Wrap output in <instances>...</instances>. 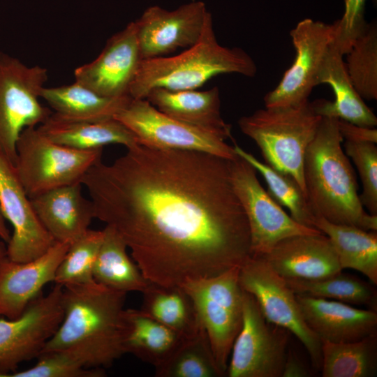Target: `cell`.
Returning a JSON list of instances; mask_svg holds the SVG:
<instances>
[{
	"label": "cell",
	"instance_id": "6da1fadb",
	"mask_svg": "<svg viewBox=\"0 0 377 377\" xmlns=\"http://www.w3.org/2000/svg\"><path fill=\"white\" fill-rule=\"evenodd\" d=\"M231 161L138 144L110 164L100 161L80 182L94 219L117 232L144 276L182 286L241 267L251 255Z\"/></svg>",
	"mask_w": 377,
	"mask_h": 377
},
{
	"label": "cell",
	"instance_id": "7a4b0ae2",
	"mask_svg": "<svg viewBox=\"0 0 377 377\" xmlns=\"http://www.w3.org/2000/svg\"><path fill=\"white\" fill-rule=\"evenodd\" d=\"M126 295L95 281L64 286L63 319L41 353L67 350L89 368L110 367L126 354Z\"/></svg>",
	"mask_w": 377,
	"mask_h": 377
},
{
	"label": "cell",
	"instance_id": "3957f363",
	"mask_svg": "<svg viewBox=\"0 0 377 377\" xmlns=\"http://www.w3.org/2000/svg\"><path fill=\"white\" fill-rule=\"evenodd\" d=\"M338 118L323 117L304 160L306 194L316 216L336 224L377 230V216L367 213L357 193L354 169L341 147Z\"/></svg>",
	"mask_w": 377,
	"mask_h": 377
},
{
	"label": "cell",
	"instance_id": "277c9868",
	"mask_svg": "<svg viewBox=\"0 0 377 377\" xmlns=\"http://www.w3.org/2000/svg\"><path fill=\"white\" fill-rule=\"evenodd\" d=\"M256 73L255 61L243 49L225 47L218 42L211 16L194 45L176 55L142 59L129 95L133 99H143L154 88L197 89L221 74L251 77Z\"/></svg>",
	"mask_w": 377,
	"mask_h": 377
},
{
	"label": "cell",
	"instance_id": "5b68a950",
	"mask_svg": "<svg viewBox=\"0 0 377 377\" xmlns=\"http://www.w3.org/2000/svg\"><path fill=\"white\" fill-rule=\"evenodd\" d=\"M322 118L307 100L297 105L257 110L242 117L238 125L258 145L265 163L293 177L306 193L304 156Z\"/></svg>",
	"mask_w": 377,
	"mask_h": 377
},
{
	"label": "cell",
	"instance_id": "8992f818",
	"mask_svg": "<svg viewBox=\"0 0 377 377\" xmlns=\"http://www.w3.org/2000/svg\"><path fill=\"white\" fill-rule=\"evenodd\" d=\"M103 148L81 150L57 143L38 126L27 127L16 144L15 167L31 198L47 191L80 181L101 161Z\"/></svg>",
	"mask_w": 377,
	"mask_h": 377
},
{
	"label": "cell",
	"instance_id": "52a82bcc",
	"mask_svg": "<svg viewBox=\"0 0 377 377\" xmlns=\"http://www.w3.org/2000/svg\"><path fill=\"white\" fill-rule=\"evenodd\" d=\"M47 69L27 66L0 50V149L14 163L22 131L43 124L52 113L40 102Z\"/></svg>",
	"mask_w": 377,
	"mask_h": 377
},
{
	"label": "cell",
	"instance_id": "ba28073f",
	"mask_svg": "<svg viewBox=\"0 0 377 377\" xmlns=\"http://www.w3.org/2000/svg\"><path fill=\"white\" fill-rule=\"evenodd\" d=\"M239 268L182 286L194 302L222 376L242 325L244 290L239 281Z\"/></svg>",
	"mask_w": 377,
	"mask_h": 377
},
{
	"label": "cell",
	"instance_id": "9c48e42d",
	"mask_svg": "<svg viewBox=\"0 0 377 377\" xmlns=\"http://www.w3.org/2000/svg\"><path fill=\"white\" fill-rule=\"evenodd\" d=\"M242 288L253 296L269 323L294 334L307 351L311 366L320 370L322 341L306 324L296 294L261 256H251L240 267Z\"/></svg>",
	"mask_w": 377,
	"mask_h": 377
},
{
	"label": "cell",
	"instance_id": "30bf717a",
	"mask_svg": "<svg viewBox=\"0 0 377 377\" xmlns=\"http://www.w3.org/2000/svg\"><path fill=\"white\" fill-rule=\"evenodd\" d=\"M230 171L233 188L248 221L251 256H263L288 237L321 233L288 215L261 186L257 170L245 159L237 156L232 160Z\"/></svg>",
	"mask_w": 377,
	"mask_h": 377
},
{
	"label": "cell",
	"instance_id": "8fae6325",
	"mask_svg": "<svg viewBox=\"0 0 377 377\" xmlns=\"http://www.w3.org/2000/svg\"><path fill=\"white\" fill-rule=\"evenodd\" d=\"M243 320L230 353L228 377H281L290 332L268 322L244 290Z\"/></svg>",
	"mask_w": 377,
	"mask_h": 377
},
{
	"label": "cell",
	"instance_id": "7c38bea8",
	"mask_svg": "<svg viewBox=\"0 0 377 377\" xmlns=\"http://www.w3.org/2000/svg\"><path fill=\"white\" fill-rule=\"evenodd\" d=\"M114 118L135 135L138 144L146 147L198 151L228 160L238 156L225 138L176 120L145 98H132Z\"/></svg>",
	"mask_w": 377,
	"mask_h": 377
},
{
	"label": "cell",
	"instance_id": "4fadbf2b",
	"mask_svg": "<svg viewBox=\"0 0 377 377\" xmlns=\"http://www.w3.org/2000/svg\"><path fill=\"white\" fill-rule=\"evenodd\" d=\"M62 293L63 286L55 284L48 294L34 299L19 317L0 316V377L40 355L63 319Z\"/></svg>",
	"mask_w": 377,
	"mask_h": 377
},
{
	"label": "cell",
	"instance_id": "5bb4252c",
	"mask_svg": "<svg viewBox=\"0 0 377 377\" xmlns=\"http://www.w3.org/2000/svg\"><path fill=\"white\" fill-rule=\"evenodd\" d=\"M290 36L295 50L294 61L279 84L265 96V107L293 105L308 100L318 85L319 70L333 43L334 27L306 18L290 31Z\"/></svg>",
	"mask_w": 377,
	"mask_h": 377
},
{
	"label": "cell",
	"instance_id": "9a60e30c",
	"mask_svg": "<svg viewBox=\"0 0 377 377\" xmlns=\"http://www.w3.org/2000/svg\"><path fill=\"white\" fill-rule=\"evenodd\" d=\"M211 16L200 1L171 11L158 6L149 7L134 21L142 59L167 57L194 45Z\"/></svg>",
	"mask_w": 377,
	"mask_h": 377
},
{
	"label": "cell",
	"instance_id": "2e32d148",
	"mask_svg": "<svg viewBox=\"0 0 377 377\" xmlns=\"http://www.w3.org/2000/svg\"><path fill=\"white\" fill-rule=\"evenodd\" d=\"M0 208L13 227L7 257L24 263L45 253L55 242L38 219L14 163L0 149Z\"/></svg>",
	"mask_w": 377,
	"mask_h": 377
},
{
	"label": "cell",
	"instance_id": "e0dca14e",
	"mask_svg": "<svg viewBox=\"0 0 377 377\" xmlns=\"http://www.w3.org/2000/svg\"><path fill=\"white\" fill-rule=\"evenodd\" d=\"M141 60L135 23L131 22L108 39L94 61L75 69V81L103 96H130Z\"/></svg>",
	"mask_w": 377,
	"mask_h": 377
},
{
	"label": "cell",
	"instance_id": "ac0fdd59",
	"mask_svg": "<svg viewBox=\"0 0 377 377\" xmlns=\"http://www.w3.org/2000/svg\"><path fill=\"white\" fill-rule=\"evenodd\" d=\"M70 246L55 242L42 256L24 263L6 257L0 264V316L16 318L54 282L57 269Z\"/></svg>",
	"mask_w": 377,
	"mask_h": 377
},
{
	"label": "cell",
	"instance_id": "d6986e66",
	"mask_svg": "<svg viewBox=\"0 0 377 377\" xmlns=\"http://www.w3.org/2000/svg\"><path fill=\"white\" fill-rule=\"evenodd\" d=\"M261 257L285 279L320 280L343 270L329 238L322 232L286 237Z\"/></svg>",
	"mask_w": 377,
	"mask_h": 377
},
{
	"label": "cell",
	"instance_id": "ffe728a7",
	"mask_svg": "<svg viewBox=\"0 0 377 377\" xmlns=\"http://www.w3.org/2000/svg\"><path fill=\"white\" fill-rule=\"evenodd\" d=\"M307 326L321 341L350 342L377 332V311L341 302L296 295Z\"/></svg>",
	"mask_w": 377,
	"mask_h": 377
},
{
	"label": "cell",
	"instance_id": "44dd1931",
	"mask_svg": "<svg viewBox=\"0 0 377 377\" xmlns=\"http://www.w3.org/2000/svg\"><path fill=\"white\" fill-rule=\"evenodd\" d=\"M82 188L78 182L30 198L38 219L55 242L71 244L89 229L94 209Z\"/></svg>",
	"mask_w": 377,
	"mask_h": 377
},
{
	"label": "cell",
	"instance_id": "7402d4cb",
	"mask_svg": "<svg viewBox=\"0 0 377 377\" xmlns=\"http://www.w3.org/2000/svg\"><path fill=\"white\" fill-rule=\"evenodd\" d=\"M343 55L332 43L330 46L317 77V84H329L334 101L318 99L311 102L317 114L334 117L356 125L374 128L377 118L355 89L348 73Z\"/></svg>",
	"mask_w": 377,
	"mask_h": 377
},
{
	"label": "cell",
	"instance_id": "603a6c76",
	"mask_svg": "<svg viewBox=\"0 0 377 377\" xmlns=\"http://www.w3.org/2000/svg\"><path fill=\"white\" fill-rule=\"evenodd\" d=\"M145 99L159 111L176 120L226 139L232 138L231 126L225 122L221 114L217 87L205 91L154 88Z\"/></svg>",
	"mask_w": 377,
	"mask_h": 377
},
{
	"label": "cell",
	"instance_id": "cb8c5ba5",
	"mask_svg": "<svg viewBox=\"0 0 377 377\" xmlns=\"http://www.w3.org/2000/svg\"><path fill=\"white\" fill-rule=\"evenodd\" d=\"M38 128L52 140L81 150L117 144L130 148L138 144L135 135L113 119L102 121H67L52 114Z\"/></svg>",
	"mask_w": 377,
	"mask_h": 377
},
{
	"label": "cell",
	"instance_id": "d4e9b609",
	"mask_svg": "<svg viewBox=\"0 0 377 377\" xmlns=\"http://www.w3.org/2000/svg\"><path fill=\"white\" fill-rule=\"evenodd\" d=\"M52 114L67 121H102L113 119L132 99L130 96H103L75 81L67 85L45 87L41 92Z\"/></svg>",
	"mask_w": 377,
	"mask_h": 377
},
{
	"label": "cell",
	"instance_id": "484cf974",
	"mask_svg": "<svg viewBox=\"0 0 377 377\" xmlns=\"http://www.w3.org/2000/svg\"><path fill=\"white\" fill-rule=\"evenodd\" d=\"M124 348L157 368L174 354L186 339L140 309H126Z\"/></svg>",
	"mask_w": 377,
	"mask_h": 377
},
{
	"label": "cell",
	"instance_id": "4316f807",
	"mask_svg": "<svg viewBox=\"0 0 377 377\" xmlns=\"http://www.w3.org/2000/svg\"><path fill=\"white\" fill-rule=\"evenodd\" d=\"M313 226L330 239L342 269H352L377 284V232L331 223L316 216Z\"/></svg>",
	"mask_w": 377,
	"mask_h": 377
},
{
	"label": "cell",
	"instance_id": "83f0119b",
	"mask_svg": "<svg viewBox=\"0 0 377 377\" xmlns=\"http://www.w3.org/2000/svg\"><path fill=\"white\" fill-rule=\"evenodd\" d=\"M142 294L140 310L184 338L205 330L194 302L182 286L150 283Z\"/></svg>",
	"mask_w": 377,
	"mask_h": 377
},
{
	"label": "cell",
	"instance_id": "f1b7e54d",
	"mask_svg": "<svg viewBox=\"0 0 377 377\" xmlns=\"http://www.w3.org/2000/svg\"><path fill=\"white\" fill-rule=\"evenodd\" d=\"M103 239L93 267L94 280L107 288L124 292L142 293L149 282L128 255V247L109 226L103 229Z\"/></svg>",
	"mask_w": 377,
	"mask_h": 377
},
{
	"label": "cell",
	"instance_id": "f546056e",
	"mask_svg": "<svg viewBox=\"0 0 377 377\" xmlns=\"http://www.w3.org/2000/svg\"><path fill=\"white\" fill-rule=\"evenodd\" d=\"M323 377H374L377 374V332L343 343L322 341Z\"/></svg>",
	"mask_w": 377,
	"mask_h": 377
},
{
	"label": "cell",
	"instance_id": "4dcf8cb0",
	"mask_svg": "<svg viewBox=\"0 0 377 377\" xmlns=\"http://www.w3.org/2000/svg\"><path fill=\"white\" fill-rule=\"evenodd\" d=\"M296 294L332 300L350 305L365 306L377 311L376 288L359 277L342 271L320 280L285 279Z\"/></svg>",
	"mask_w": 377,
	"mask_h": 377
},
{
	"label": "cell",
	"instance_id": "1f68e13d",
	"mask_svg": "<svg viewBox=\"0 0 377 377\" xmlns=\"http://www.w3.org/2000/svg\"><path fill=\"white\" fill-rule=\"evenodd\" d=\"M233 147L238 156L251 163L261 174L267 182L269 193L279 205L290 211V216L295 221L315 228L313 221L316 215L306 193L293 177L260 162L239 145L235 144Z\"/></svg>",
	"mask_w": 377,
	"mask_h": 377
},
{
	"label": "cell",
	"instance_id": "d6a6232c",
	"mask_svg": "<svg viewBox=\"0 0 377 377\" xmlns=\"http://www.w3.org/2000/svg\"><path fill=\"white\" fill-rule=\"evenodd\" d=\"M156 377L223 376L203 330L186 339L169 360L155 368Z\"/></svg>",
	"mask_w": 377,
	"mask_h": 377
},
{
	"label": "cell",
	"instance_id": "836d02e7",
	"mask_svg": "<svg viewBox=\"0 0 377 377\" xmlns=\"http://www.w3.org/2000/svg\"><path fill=\"white\" fill-rule=\"evenodd\" d=\"M346 67L351 82L360 96L377 99V26L368 24L346 54Z\"/></svg>",
	"mask_w": 377,
	"mask_h": 377
},
{
	"label": "cell",
	"instance_id": "e575fe53",
	"mask_svg": "<svg viewBox=\"0 0 377 377\" xmlns=\"http://www.w3.org/2000/svg\"><path fill=\"white\" fill-rule=\"evenodd\" d=\"M103 230L89 229L70 244L59 265L54 282L61 286L91 282L93 267L103 239Z\"/></svg>",
	"mask_w": 377,
	"mask_h": 377
},
{
	"label": "cell",
	"instance_id": "d590c367",
	"mask_svg": "<svg viewBox=\"0 0 377 377\" xmlns=\"http://www.w3.org/2000/svg\"><path fill=\"white\" fill-rule=\"evenodd\" d=\"M34 366L14 371L6 377H102V368H89L75 353L67 350H54L41 353Z\"/></svg>",
	"mask_w": 377,
	"mask_h": 377
},
{
	"label": "cell",
	"instance_id": "8d00e7d4",
	"mask_svg": "<svg viewBox=\"0 0 377 377\" xmlns=\"http://www.w3.org/2000/svg\"><path fill=\"white\" fill-rule=\"evenodd\" d=\"M346 154L355 165L362 184L360 200L369 213L377 216V147L372 142L346 141Z\"/></svg>",
	"mask_w": 377,
	"mask_h": 377
},
{
	"label": "cell",
	"instance_id": "74e56055",
	"mask_svg": "<svg viewBox=\"0 0 377 377\" xmlns=\"http://www.w3.org/2000/svg\"><path fill=\"white\" fill-rule=\"evenodd\" d=\"M366 1L345 0L343 16L332 24L333 43L343 55L349 52L354 42L368 27L364 17Z\"/></svg>",
	"mask_w": 377,
	"mask_h": 377
},
{
	"label": "cell",
	"instance_id": "f35d334b",
	"mask_svg": "<svg viewBox=\"0 0 377 377\" xmlns=\"http://www.w3.org/2000/svg\"><path fill=\"white\" fill-rule=\"evenodd\" d=\"M337 124L341 137L346 141L377 143V130L374 127L362 126L339 119Z\"/></svg>",
	"mask_w": 377,
	"mask_h": 377
},
{
	"label": "cell",
	"instance_id": "ab89813d",
	"mask_svg": "<svg viewBox=\"0 0 377 377\" xmlns=\"http://www.w3.org/2000/svg\"><path fill=\"white\" fill-rule=\"evenodd\" d=\"M310 371L296 354L288 350L281 377L310 376Z\"/></svg>",
	"mask_w": 377,
	"mask_h": 377
},
{
	"label": "cell",
	"instance_id": "60d3db41",
	"mask_svg": "<svg viewBox=\"0 0 377 377\" xmlns=\"http://www.w3.org/2000/svg\"><path fill=\"white\" fill-rule=\"evenodd\" d=\"M10 230L6 223V219L0 208V239L8 243L10 239Z\"/></svg>",
	"mask_w": 377,
	"mask_h": 377
},
{
	"label": "cell",
	"instance_id": "b9f144b4",
	"mask_svg": "<svg viewBox=\"0 0 377 377\" xmlns=\"http://www.w3.org/2000/svg\"><path fill=\"white\" fill-rule=\"evenodd\" d=\"M7 257L6 242L0 240V264Z\"/></svg>",
	"mask_w": 377,
	"mask_h": 377
}]
</instances>
